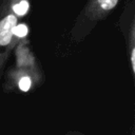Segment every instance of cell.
I'll return each instance as SVG.
<instances>
[{
	"label": "cell",
	"instance_id": "obj_1",
	"mask_svg": "<svg viewBox=\"0 0 135 135\" xmlns=\"http://www.w3.org/2000/svg\"><path fill=\"white\" fill-rule=\"evenodd\" d=\"M13 52L15 53V63L9 72L7 71L4 90L8 86L11 91L27 92L35 85H40L44 78L43 71L38 65L25 36L18 38Z\"/></svg>",
	"mask_w": 135,
	"mask_h": 135
},
{
	"label": "cell",
	"instance_id": "obj_2",
	"mask_svg": "<svg viewBox=\"0 0 135 135\" xmlns=\"http://www.w3.org/2000/svg\"><path fill=\"white\" fill-rule=\"evenodd\" d=\"M28 0H0V80L18 40L16 30L19 20L28 11Z\"/></svg>",
	"mask_w": 135,
	"mask_h": 135
},
{
	"label": "cell",
	"instance_id": "obj_3",
	"mask_svg": "<svg viewBox=\"0 0 135 135\" xmlns=\"http://www.w3.org/2000/svg\"><path fill=\"white\" fill-rule=\"evenodd\" d=\"M120 0H86L70 30L71 41H83L115 9Z\"/></svg>",
	"mask_w": 135,
	"mask_h": 135
},
{
	"label": "cell",
	"instance_id": "obj_4",
	"mask_svg": "<svg viewBox=\"0 0 135 135\" xmlns=\"http://www.w3.org/2000/svg\"><path fill=\"white\" fill-rule=\"evenodd\" d=\"M118 27L123 37L132 75L135 73V0H128L119 15Z\"/></svg>",
	"mask_w": 135,
	"mask_h": 135
}]
</instances>
